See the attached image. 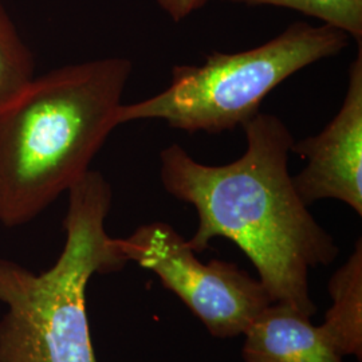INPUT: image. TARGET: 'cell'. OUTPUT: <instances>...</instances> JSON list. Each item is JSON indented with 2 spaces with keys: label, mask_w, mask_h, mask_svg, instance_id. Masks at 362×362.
I'll list each match as a JSON object with an SVG mask.
<instances>
[{
  "label": "cell",
  "mask_w": 362,
  "mask_h": 362,
  "mask_svg": "<svg viewBox=\"0 0 362 362\" xmlns=\"http://www.w3.org/2000/svg\"><path fill=\"white\" fill-rule=\"evenodd\" d=\"M242 128L246 152L226 165L202 164L170 144L160 152V180L197 212V228L187 240L196 254L215 238L231 240L251 260L272 302L313 317L309 272L332 264L339 248L294 187L288 158L296 140L285 122L258 113Z\"/></svg>",
  "instance_id": "6da1fadb"
},
{
  "label": "cell",
  "mask_w": 362,
  "mask_h": 362,
  "mask_svg": "<svg viewBox=\"0 0 362 362\" xmlns=\"http://www.w3.org/2000/svg\"><path fill=\"white\" fill-rule=\"evenodd\" d=\"M128 58L62 66L0 109V223L35 219L89 170L118 127Z\"/></svg>",
  "instance_id": "7a4b0ae2"
},
{
  "label": "cell",
  "mask_w": 362,
  "mask_h": 362,
  "mask_svg": "<svg viewBox=\"0 0 362 362\" xmlns=\"http://www.w3.org/2000/svg\"><path fill=\"white\" fill-rule=\"evenodd\" d=\"M67 192L65 246L47 272L0 258V362H97L86 288L128 260L105 230L113 192L103 173L89 170Z\"/></svg>",
  "instance_id": "3957f363"
},
{
  "label": "cell",
  "mask_w": 362,
  "mask_h": 362,
  "mask_svg": "<svg viewBox=\"0 0 362 362\" xmlns=\"http://www.w3.org/2000/svg\"><path fill=\"white\" fill-rule=\"evenodd\" d=\"M349 45V35L336 27L293 23L254 49L215 52L203 65L175 66L164 90L134 104H122L118 125L161 119L188 133L233 130L260 113L264 98L287 78Z\"/></svg>",
  "instance_id": "277c9868"
},
{
  "label": "cell",
  "mask_w": 362,
  "mask_h": 362,
  "mask_svg": "<svg viewBox=\"0 0 362 362\" xmlns=\"http://www.w3.org/2000/svg\"><path fill=\"white\" fill-rule=\"evenodd\" d=\"M116 240L124 258L155 272L216 338L242 336L272 303L259 279L233 262L212 259L203 263L165 221L146 223Z\"/></svg>",
  "instance_id": "5b68a950"
},
{
  "label": "cell",
  "mask_w": 362,
  "mask_h": 362,
  "mask_svg": "<svg viewBox=\"0 0 362 362\" xmlns=\"http://www.w3.org/2000/svg\"><path fill=\"white\" fill-rule=\"evenodd\" d=\"M291 153L308 164L293 177L302 202L334 199L362 215V45L350 64L344 103L318 134L296 141Z\"/></svg>",
  "instance_id": "8992f818"
},
{
  "label": "cell",
  "mask_w": 362,
  "mask_h": 362,
  "mask_svg": "<svg viewBox=\"0 0 362 362\" xmlns=\"http://www.w3.org/2000/svg\"><path fill=\"white\" fill-rule=\"evenodd\" d=\"M310 318L285 303L272 302L243 333L245 362H344V356Z\"/></svg>",
  "instance_id": "52a82bcc"
},
{
  "label": "cell",
  "mask_w": 362,
  "mask_h": 362,
  "mask_svg": "<svg viewBox=\"0 0 362 362\" xmlns=\"http://www.w3.org/2000/svg\"><path fill=\"white\" fill-rule=\"evenodd\" d=\"M333 305L320 325L341 356L362 358V242L329 281Z\"/></svg>",
  "instance_id": "ba28073f"
},
{
  "label": "cell",
  "mask_w": 362,
  "mask_h": 362,
  "mask_svg": "<svg viewBox=\"0 0 362 362\" xmlns=\"http://www.w3.org/2000/svg\"><path fill=\"white\" fill-rule=\"evenodd\" d=\"M35 59L0 0V109L33 82Z\"/></svg>",
  "instance_id": "9c48e42d"
},
{
  "label": "cell",
  "mask_w": 362,
  "mask_h": 362,
  "mask_svg": "<svg viewBox=\"0 0 362 362\" xmlns=\"http://www.w3.org/2000/svg\"><path fill=\"white\" fill-rule=\"evenodd\" d=\"M246 6H272L296 10L324 25L336 27L362 45V0H223Z\"/></svg>",
  "instance_id": "30bf717a"
},
{
  "label": "cell",
  "mask_w": 362,
  "mask_h": 362,
  "mask_svg": "<svg viewBox=\"0 0 362 362\" xmlns=\"http://www.w3.org/2000/svg\"><path fill=\"white\" fill-rule=\"evenodd\" d=\"M208 0H157V4L169 18L179 23L191 13L200 10Z\"/></svg>",
  "instance_id": "8fae6325"
}]
</instances>
